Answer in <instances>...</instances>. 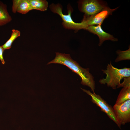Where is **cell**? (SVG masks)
Here are the masks:
<instances>
[{
    "label": "cell",
    "mask_w": 130,
    "mask_h": 130,
    "mask_svg": "<svg viewBox=\"0 0 130 130\" xmlns=\"http://www.w3.org/2000/svg\"><path fill=\"white\" fill-rule=\"evenodd\" d=\"M51 63L58 64L66 66L80 76L81 84L88 86L93 92H95V82L93 76L89 72V69L82 67L71 58L69 54L56 52L55 58L47 64Z\"/></svg>",
    "instance_id": "obj_1"
},
{
    "label": "cell",
    "mask_w": 130,
    "mask_h": 130,
    "mask_svg": "<svg viewBox=\"0 0 130 130\" xmlns=\"http://www.w3.org/2000/svg\"><path fill=\"white\" fill-rule=\"evenodd\" d=\"M129 99H130V86H124L120 91L115 104H120Z\"/></svg>",
    "instance_id": "obj_11"
},
{
    "label": "cell",
    "mask_w": 130,
    "mask_h": 130,
    "mask_svg": "<svg viewBox=\"0 0 130 130\" xmlns=\"http://www.w3.org/2000/svg\"><path fill=\"white\" fill-rule=\"evenodd\" d=\"M12 20L7 9L6 5L0 1V26L10 22Z\"/></svg>",
    "instance_id": "obj_9"
},
{
    "label": "cell",
    "mask_w": 130,
    "mask_h": 130,
    "mask_svg": "<svg viewBox=\"0 0 130 130\" xmlns=\"http://www.w3.org/2000/svg\"><path fill=\"white\" fill-rule=\"evenodd\" d=\"M78 4L79 10L84 13V16H86L96 14L107 6L105 3L97 0H81L79 1Z\"/></svg>",
    "instance_id": "obj_5"
},
{
    "label": "cell",
    "mask_w": 130,
    "mask_h": 130,
    "mask_svg": "<svg viewBox=\"0 0 130 130\" xmlns=\"http://www.w3.org/2000/svg\"><path fill=\"white\" fill-rule=\"evenodd\" d=\"M81 89L91 97V101L93 103L99 107L102 111L105 113L120 128L116 117L113 107L111 105L108 104L100 96L96 94L95 92L92 93L89 90L81 88Z\"/></svg>",
    "instance_id": "obj_4"
},
{
    "label": "cell",
    "mask_w": 130,
    "mask_h": 130,
    "mask_svg": "<svg viewBox=\"0 0 130 130\" xmlns=\"http://www.w3.org/2000/svg\"><path fill=\"white\" fill-rule=\"evenodd\" d=\"M118 56L115 60V62L119 61L124 60H129L130 59V47L128 49L124 51L118 50L117 51Z\"/></svg>",
    "instance_id": "obj_14"
},
{
    "label": "cell",
    "mask_w": 130,
    "mask_h": 130,
    "mask_svg": "<svg viewBox=\"0 0 130 130\" xmlns=\"http://www.w3.org/2000/svg\"><path fill=\"white\" fill-rule=\"evenodd\" d=\"M106 75L105 78L100 79L99 82L102 84H106L108 87L113 89L120 88L121 80L130 77V69L125 67L119 69L114 67L111 62L108 64L106 69L102 70Z\"/></svg>",
    "instance_id": "obj_2"
},
{
    "label": "cell",
    "mask_w": 130,
    "mask_h": 130,
    "mask_svg": "<svg viewBox=\"0 0 130 130\" xmlns=\"http://www.w3.org/2000/svg\"><path fill=\"white\" fill-rule=\"evenodd\" d=\"M127 86H130V77L124 78V80L121 83L120 88Z\"/></svg>",
    "instance_id": "obj_16"
},
{
    "label": "cell",
    "mask_w": 130,
    "mask_h": 130,
    "mask_svg": "<svg viewBox=\"0 0 130 130\" xmlns=\"http://www.w3.org/2000/svg\"><path fill=\"white\" fill-rule=\"evenodd\" d=\"M21 0H13L12 7V11L13 13H15L17 12L18 7Z\"/></svg>",
    "instance_id": "obj_15"
},
{
    "label": "cell",
    "mask_w": 130,
    "mask_h": 130,
    "mask_svg": "<svg viewBox=\"0 0 130 130\" xmlns=\"http://www.w3.org/2000/svg\"><path fill=\"white\" fill-rule=\"evenodd\" d=\"M101 25L88 26L85 29L89 32L98 37L99 41V46H101L104 42L106 40H110L113 41H117L118 39L114 38L112 35L104 31L102 29Z\"/></svg>",
    "instance_id": "obj_8"
},
{
    "label": "cell",
    "mask_w": 130,
    "mask_h": 130,
    "mask_svg": "<svg viewBox=\"0 0 130 130\" xmlns=\"http://www.w3.org/2000/svg\"><path fill=\"white\" fill-rule=\"evenodd\" d=\"M4 50L2 46H0V60L3 65L5 64V61L3 57V53Z\"/></svg>",
    "instance_id": "obj_17"
},
{
    "label": "cell",
    "mask_w": 130,
    "mask_h": 130,
    "mask_svg": "<svg viewBox=\"0 0 130 130\" xmlns=\"http://www.w3.org/2000/svg\"><path fill=\"white\" fill-rule=\"evenodd\" d=\"M118 8L111 9L107 6L100 12L94 15L89 16H84L82 22L88 27L91 26L101 25L104 19L109 15H111L112 12Z\"/></svg>",
    "instance_id": "obj_7"
},
{
    "label": "cell",
    "mask_w": 130,
    "mask_h": 130,
    "mask_svg": "<svg viewBox=\"0 0 130 130\" xmlns=\"http://www.w3.org/2000/svg\"><path fill=\"white\" fill-rule=\"evenodd\" d=\"M32 10L41 11H46L48 6V2L46 0H29Z\"/></svg>",
    "instance_id": "obj_10"
},
{
    "label": "cell",
    "mask_w": 130,
    "mask_h": 130,
    "mask_svg": "<svg viewBox=\"0 0 130 130\" xmlns=\"http://www.w3.org/2000/svg\"><path fill=\"white\" fill-rule=\"evenodd\" d=\"M113 108L120 126L130 122V99L119 104H115Z\"/></svg>",
    "instance_id": "obj_6"
},
{
    "label": "cell",
    "mask_w": 130,
    "mask_h": 130,
    "mask_svg": "<svg viewBox=\"0 0 130 130\" xmlns=\"http://www.w3.org/2000/svg\"><path fill=\"white\" fill-rule=\"evenodd\" d=\"M31 10H32L29 0H21L17 8V12L25 14Z\"/></svg>",
    "instance_id": "obj_13"
},
{
    "label": "cell",
    "mask_w": 130,
    "mask_h": 130,
    "mask_svg": "<svg viewBox=\"0 0 130 130\" xmlns=\"http://www.w3.org/2000/svg\"><path fill=\"white\" fill-rule=\"evenodd\" d=\"M20 32L17 30L13 29L12 30V32L10 37L7 41L2 46L4 50L9 49L12 46L13 42L17 37L20 36Z\"/></svg>",
    "instance_id": "obj_12"
},
{
    "label": "cell",
    "mask_w": 130,
    "mask_h": 130,
    "mask_svg": "<svg viewBox=\"0 0 130 130\" xmlns=\"http://www.w3.org/2000/svg\"><path fill=\"white\" fill-rule=\"evenodd\" d=\"M50 8L53 13L58 14L62 19L63 21L62 24L65 28L72 29L77 31L79 30L84 29H85L88 27L83 22L77 23L72 19L71 14L73 11L72 8L70 5L68 6L67 14H64L62 12V7L61 5L58 3L55 4L52 3L50 6Z\"/></svg>",
    "instance_id": "obj_3"
}]
</instances>
